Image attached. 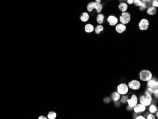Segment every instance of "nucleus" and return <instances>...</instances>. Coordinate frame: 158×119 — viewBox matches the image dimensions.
Masks as SVG:
<instances>
[{
    "label": "nucleus",
    "mask_w": 158,
    "mask_h": 119,
    "mask_svg": "<svg viewBox=\"0 0 158 119\" xmlns=\"http://www.w3.org/2000/svg\"><path fill=\"white\" fill-rule=\"evenodd\" d=\"M118 9L119 11L122 12H126L128 8V5L127 4L126 2H120L118 6Z\"/></svg>",
    "instance_id": "nucleus-15"
},
{
    "label": "nucleus",
    "mask_w": 158,
    "mask_h": 119,
    "mask_svg": "<svg viewBox=\"0 0 158 119\" xmlns=\"http://www.w3.org/2000/svg\"><path fill=\"white\" fill-rule=\"evenodd\" d=\"M115 30L117 33L119 34H122L125 32L127 30V26L126 25L123 24L122 23H118L115 25Z\"/></svg>",
    "instance_id": "nucleus-12"
},
{
    "label": "nucleus",
    "mask_w": 158,
    "mask_h": 119,
    "mask_svg": "<svg viewBox=\"0 0 158 119\" xmlns=\"http://www.w3.org/2000/svg\"></svg>",
    "instance_id": "nucleus-36"
},
{
    "label": "nucleus",
    "mask_w": 158,
    "mask_h": 119,
    "mask_svg": "<svg viewBox=\"0 0 158 119\" xmlns=\"http://www.w3.org/2000/svg\"><path fill=\"white\" fill-rule=\"evenodd\" d=\"M110 98H109V97H106L104 99V101H105V102H106V103H109V102H110Z\"/></svg>",
    "instance_id": "nucleus-29"
},
{
    "label": "nucleus",
    "mask_w": 158,
    "mask_h": 119,
    "mask_svg": "<svg viewBox=\"0 0 158 119\" xmlns=\"http://www.w3.org/2000/svg\"><path fill=\"white\" fill-rule=\"evenodd\" d=\"M138 98L136 94H133L131 95L130 98H128L127 101L128 105L132 108H134L138 103Z\"/></svg>",
    "instance_id": "nucleus-9"
},
{
    "label": "nucleus",
    "mask_w": 158,
    "mask_h": 119,
    "mask_svg": "<svg viewBox=\"0 0 158 119\" xmlns=\"http://www.w3.org/2000/svg\"><path fill=\"white\" fill-rule=\"evenodd\" d=\"M155 114H156V118H158V111L156 112V113Z\"/></svg>",
    "instance_id": "nucleus-33"
},
{
    "label": "nucleus",
    "mask_w": 158,
    "mask_h": 119,
    "mask_svg": "<svg viewBox=\"0 0 158 119\" xmlns=\"http://www.w3.org/2000/svg\"><path fill=\"white\" fill-rule=\"evenodd\" d=\"M152 0V1H153V0Z\"/></svg>",
    "instance_id": "nucleus-35"
},
{
    "label": "nucleus",
    "mask_w": 158,
    "mask_h": 119,
    "mask_svg": "<svg viewBox=\"0 0 158 119\" xmlns=\"http://www.w3.org/2000/svg\"><path fill=\"white\" fill-rule=\"evenodd\" d=\"M129 91L128 85L126 83H121L117 85L116 87V91L121 95H126Z\"/></svg>",
    "instance_id": "nucleus-6"
},
{
    "label": "nucleus",
    "mask_w": 158,
    "mask_h": 119,
    "mask_svg": "<svg viewBox=\"0 0 158 119\" xmlns=\"http://www.w3.org/2000/svg\"><path fill=\"white\" fill-rule=\"evenodd\" d=\"M135 119H145L146 118L144 116H143L142 115H138L137 116L135 117V118H134Z\"/></svg>",
    "instance_id": "nucleus-27"
},
{
    "label": "nucleus",
    "mask_w": 158,
    "mask_h": 119,
    "mask_svg": "<svg viewBox=\"0 0 158 119\" xmlns=\"http://www.w3.org/2000/svg\"><path fill=\"white\" fill-rule=\"evenodd\" d=\"M120 23L125 25L128 24L131 20V15L129 12H126L122 13L119 18Z\"/></svg>",
    "instance_id": "nucleus-5"
},
{
    "label": "nucleus",
    "mask_w": 158,
    "mask_h": 119,
    "mask_svg": "<svg viewBox=\"0 0 158 119\" xmlns=\"http://www.w3.org/2000/svg\"><path fill=\"white\" fill-rule=\"evenodd\" d=\"M104 30V27L102 24H98L97 26H96L94 28V31L95 32V34L98 35L100 34Z\"/></svg>",
    "instance_id": "nucleus-19"
},
{
    "label": "nucleus",
    "mask_w": 158,
    "mask_h": 119,
    "mask_svg": "<svg viewBox=\"0 0 158 119\" xmlns=\"http://www.w3.org/2000/svg\"><path fill=\"white\" fill-rule=\"evenodd\" d=\"M127 109L128 110H129V111H130V110H133V108H132V107H130L129 106H127Z\"/></svg>",
    "instance_id": "nucleus-31"
},
{
    "label": "nucleus",
    "mask_w": 158,
    "mask_h": 119,
    "mask_svg": "<svg viewBox=\"0 0 158 119\" xmlns=\"http://www.w3.org/2000/svg\"><path fill=\"white\" fill-rule=\"evenodd\" d=\"M138 100L140 103L145 105L146 107H148L152 103L153 98L152 95L143 94L140 96Z\"/></svg>",
    "instance_id": "nucleus-4"
},
{
    "label": "nucleus",
    "mask_w": 158,
    "mask_h": 119,
    "mask_svg": "<svg viewBox=\"0 0 158 119\" xmlns=\"http://www.w3.org/2000/svg\"><path fill=\"white\" fill-rule=\"evenodd\" d=\"M146 89L152 94L157 89H158V81L155 77H152L151 80L147 82Z\"/></svg>",
    "instance_id": "nucleus-3"
},
{
    "label": "nucleus",
    "mask_w": 158,
    "mask_h": 119,
    "mask_svg": "<svg viewBox=\"0 0 158 119\" xmlns=\"http://www.w3.org/2000/svg\"><path fill=\"white\" fill-rule=\"evenodd\" d=\"M96 10L97 13H101L103 9V5L101 3H97L95 1H92L89 2L86 6V10L88 12L91 13L94 10Z\"/></svg>",
    "instance_id": "nucleus-1"
},
{
    "label": "nucleus",
    "mask_w": 158,
    "mask_h": 119,
    "mask_svg": "<svg viewBox=\"0 0 158 119\" xmlns=\"http://www.w3.org/2000/svg\"><path fill=\"white\" fill-rule=\"evenodd\" d=\"M96 21L98 24H102L104 22L105 20V15L101 13H98L96 17Z\"/></svg>",
    "instance_id": "nucleus-18"
},
{
    "label": "nucleus",
    "mask_w": 158,
    "mask_h": 119,
    "mask_svg": "<svg viewBox=\"0 0 158 119\" xmlns=\"http://www.w3.org/2000/svg\"><path fill=\"white\" fill-rule=\"evenodd\" d=\"M146 107L145 105H143L142 104L139 103H137L134 108L133 110L134 111V112L136 113L140 114L141 113H142L144 112L146 110Z\"/></svg>",
    "instance_id": "nucleus-11"
},
{
    "label": "nucleus",
    "mask_w": 158,
    "mask_h": 119,
    "mask_svg": "<svg viewBox=\"0 0 158 119\" xmlns=\"http://www.w3.org/2000/svg\"><path fill=\"white\" fill-rule=\"evenodd\" d=\"M146 118L147 119H157L155 115L152 113H149L147 116H146Z\"/></svg>",
    "instance_id": "nucleus-24"
},
{
    "label": "nucleus",
    "mask_w": 158,
    "mask_h": 119,
    "mask_svg": "<svg viewBox=\"0 0 158 119\" xmlns=\"http://www.w3.org/2000/svg\"><path fill=\"white\" fill-rule=\"evenodd\" d=\"M94 26L91 23H86L84 26V31L87 34H90L94 32Z\"/></svg>",
    "instance_id": "nucleus-13"
},
{
    "label": "nucleus",
    "mask_w": 158,
    "mask_h": 119,
    "mask_svg": "<svg viewBox=\"0 0 158 119\" xmlns=\"http://www.w3.org/2000/svg\"><path fill=\"white\" fill-rule=\"evenodd\" d=\"M152 6L156 7V8H157L158 7V0H153L152 2Z\"/></svg>",
    "instance_id": "nucleus-25"
},
{
    "label": "nucleus",
    "mask_w": 158,
    "mask_h": 119,
    "mask_svg": "<svg viewBox=\"0 0 158 119\" xmlns=\"http://www.w3.org/2000/svg\"><path fill=\"white\" fill-rule=\"evenodd\" d=\"M95 1L97 3H101V0H95Z\"/></svg>",
    "instance_id": "nucleus-32"
},
{
    "label": "nucleus",
    "mask_w": 158,
    "mask_h": 119,
    "mask_svg": "<svg viewBox=\"0 0 158 119\" xmlns=\"http://www.w3.org/2000/svg\"><path fill=\"white\" fill-rule=\"evenodd\" d=\"M128 98H128V96H127L126 95H122V97H121L119 101L122 103L126 104L127 103V101Z\"/></svg>",
    "instance_id": "nucleus-22"
},
{
    "label": "nucleus",
    "mask_w": 158,
    "mask_h": 119,
    "mask_svg": "<svg viewBox=\"0 0 158 119\" xmlns=\"http://www.w3.org/2000/svg\"><path fill=\"white\" fill-rule=\"evenodd\" d=\"M150 25V22L147 19H142L138 23V28L140 30L142 31H147Z\"/></svg>",
    "instance_id": "nucleus-8"
},
{
    "label": "nucleus",
    "mask_w": 158,
    "mask_h": 119,
    "mask_svg": "<svg viewBox=\"0 0 158 119\" xmlns=\"http://www.w3.org/2000/svg\"><path fill=\"white\" fill-rule=\"evenodd\" d=\"M38 119H48V117L44 116V115H40L38 117Z\"/></svg>",
    "instance_id": "nucleus-30"
},
{
    "label": "nucleus",
    "mask_w": 158,
    "mask_h": 119,
    "mask_svg": "<svg viewBox=\"0 0 158 119\" xmlns=\"http://www.w3.org/2000/svg\"><path fill=\"white\" fill-rule=\"evenodd\" d=\"M133 4L137 7H140L142 5V0H134Z\"/></svg>",
    "instance_id": "nucleus-23"
},
{
    "label": "nucleus",
    "mask_w": 158,
    "mask_h": 119,
    "mask_svg": "<svg viewBox=\"0 0 158 119\" xmlns=\"http://www.w3.org/2000/svg\"><path fill=\"white\" fill-rule=\"evenodd\" d=\"M148 107H149V112L151 113L155 114L156 112L158 111V108L156 105L152 103Z\"/></svg>",
    "instance_id": "nucleus-20"
},
{
    "label": "nucleus",
    "mask_w": 158,
    "mask_h": 119,
    "mask_svg": "<svg viewBox=\"0 0 158 119\" xmlns=\"http://www.w3.org/2000/svg\"><path fill=\"white\" fill-rule=\"evenodd\" d=\"M121 95L117 91L113 92L111 94V99L114 102H117L119 101Z\"/></svg>",
    "instance_id": "nucleus-17"
},
{
    "label": "nucleus",
    "mask_w": 158,
    "mask_h": 119,
    "mask_svg": "<svg viewBox=\"0 0 158 119\" xmlns=\"http://www.w3.org/2000/svg\"><path fill=\"white\" fill-rule=\"evenodd\" d=\"M125 1H126V2L127 3V4L128 5H132L133 4V2H134V0H125Z\"/></svg>",
    "instance_id": "nucleus-28"
},
{
    "label": "nucleus",
    "mask_w": 158,
    "mask_h": 119,
    "mask_svg": "<svg viewBox=\"0 0 158 119\" xmlns=\"http://www.w3.org/2000/svg\"><path fill=\"white\" fill-rule=\"evenodd\" d=\"M129 89L136 91L139 90L141 87V83L140 81L137 79H133L129 82L128 84Z\"/></svg>",
    "instance_id": "nucleus-7"
},
{
    "label": "nucleus",
    "mask_w": 158,
    "mask_h": 119,
    "mask_svg": "<svg viewBox=\"0 0 158 119\" xmlns=\"http://www.w3.org/2000/svg\"><path fill=\"white\" fill-rule=\"evenodd\" d=\"M146 13L150 16H154L157 13V8L152 6H150L146 10Z\"/></svg>",
    "instance_id": "nucleus-16"
},
{
    "label": "nucleus",
    "mask_w": 158,
    "mask_h": 119,
    "mask_svg": "<svg viewBox=\"0 0 158 119\" xmlns=\"http://www.w3.org/2000/svg\"><path fill=\"white\" fill-rule=\"evenodd\" d=\"M152 95H153L154 97L156 99H158V89H157L155 91H154L153 92V93L152 94Z\"/></svg>",
    "instance_id": "nucleus-26"
},
{
    "label": "nucleus",
    "mask_w": 158,
    "mask_h": 119,
    "mask_svg": "<svg viewBox=\"0 0 158 119\" xmlns=\"http://www.w3.org/2000/svg\"><path fill=\"white\" fill-rule=\"evenodd\" d=\"M107 20L110 26L114 27L115 26V25L118 23L119 19L115 15H110L108 17Z\"/></svg>",
    "instance_id": "nucleus-10"
},
{
    "label": "nucleus",
    "mask_w": 158,
    "mask_h": 119,
    "mask_svg": "<svg viewBox=\"0 0 158 119\" xmlns=\"http://www.w3.org/2000/svg\"><path fill=\"white\" fill-rule=\"evenodd\" d=\"M90 19V15L89 13L86 11L82 12L79 16V19L83 23H86Z\"/></svg>",
    "instance_id": "nucleus-14"
},
{
    "label": "nucleus",
    "mask_w": 158,
    "mask_h": 119,
    "mask_svg": "<svg viewBox=\"0 0 158 119\" xmlns=\"http://www.w3.org/2000/svg\"><path fill=\"white\" fill-rule=\"evenodd\" d=\"M118 1L119 2H125V0H118Z\"/></svg>",
    "instance_id": "nucleus-34"
},
{
    "label": "nucleus",
    "mask_w": 158,
    "mask_h": 119,
    "mask_svg": "<svg viewBox=\"0 0 158 119\" xmlns=\"http://www.w3.org/2000/svg\"><path fill=\"white\" fill-rule=\"evenodd\" d=\"M57 114L55 111H50L48 113L47 117L48 119H55L57 118Z\"/></svg>",
    "instance_id": "nucleus-21"
},
{
    "label": "nucleus",
    "mask_w": 158,
    "mask_h": 119,
    "mask_svg": "<svg viewBox=\"0 0 158 119\" xmlns=\"http://www.w3.org/2000/svg\"><path fill=\"white\" fill-rule=\"evenodd\" d=\"M152 77V73L149 70H142L139 73V79L144 82H148Z\"/></svg>",
    "instance_id": "nucleus-2"
}]
</instances>
